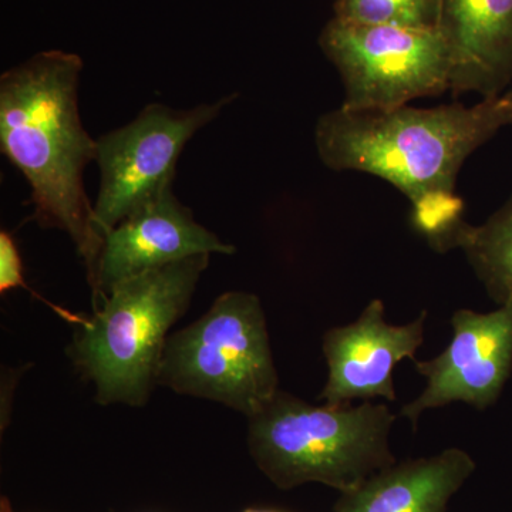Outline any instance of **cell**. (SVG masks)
Listing matches in <instances>:
<instances>
[{
	"instance_id": "1",
	"label": "cell",
	"mask_w": 512,
	"mask_h": 512,
	"mask_svg": "<svg viewBox=\"0 0 512 512\" xmlns=\"http://www.w3.org/2000/svg\"><path fill=\"white\" fill-rule=\"evenodd\" d=\"M512 126V90L476 106L338 110L319 117L315 144L333 171L376 175L412 202L413 224L439 252L463 224L454 194L458 171L474 151Z\"/></svg>"
},
{
	"instance_id": "2",
	"label": "cell",
	"mask_w": 512,
	"mask_h": 512,
	"mask_svg": "<svg viewBox=\"0 0 512 512\" xmlns=\"http://www.w3.org/2000/svg\"><path fill=\"white\" fill-rule=\"evenodd\" d=\"M82 70L79 56L50 50L3 73L0 148L28 181L32 220L72 238L90 284L104 238L94 228L83 184L84 170L97 158V140L80 119Z\"/></svg>"
},
{
	"instance_id": "3",
	"label": "cell",
	"mask_w": 512,
	"mask_h": 512,
	"mask_svg": "<svg viewBox=\"0 0 512 512\" xmlns=\"http://www.w3.org/2000/svg\"><path fill=\"white\" fill-rule=\"evenodd\" d=\"M210 261L208 254L190 256L128 279L76 326L69 356L93 384L97 403L148 402L170 330L190 308Z\"/></svg>"
},
{
	"instance_id": "4",
	"label": "cell",
	"mask_w": 512,
	"mask_h": 512,
	"mask_svg": "<svg viewBox=\"0 0 512 512\" xmlns=\"http://www.w3.org/2000/svg\"><path fill=\"white\" fill-rule=\"evenodd\" d=\"M394 420L386 404L312 406L279 390L248 417V447L259 470L282 490L320 483L345 494L393 466Z\"/></svg>"
},
{
	"instance_id": "5",
	"label": "cell",
	"mask_w": 512,
	"mask_h": 512,
	"mask_svg": "<svg viewBox=\"0 0 512 512\" xmlns=\"http://www.w3.org/2000/svg\"><path fill=\"white\" fill-rule=\"evenodd\" d=\"M158 386L224 404L251 417L279 392V377L261 301L225 292L210 309L168 336Z\"/></svg>"
},
{
	"instance_id": "6",
	"label": "cell",
	"mask_w": 512,
	"mask_h": 512,
	"mask_svg": "<svg viewBox=\"0 0 512 512\" xmlns=\"http://www.w3.org/2000/svg\"><path fill=\"white\" fill-rule=\"evenodd\" d=\"M319 43L342 77L343 109H397L450 90L451 53L439 29L333 18Z\"/></svg>"
},
{
	"instance_id": "7",
	"label": "cell",
	"mask_w": 512,
	"mask_h": 512,
	"mask_svg": "<svg viewBox=\"0 0 512 512\" xmlns=\"http://www.w3.org/2000/svg\"><path fill=\"white\" fill-rule=\"evenodd\" d=\"M237 99L229 94L190 110L148 104L136 119L97 138L101 181L93 204V225L101 237L119 222L173 188L185 144Z\"/></svg>"
},
{
	"instance_id": "8",
	"label": "cell",
	"mask_w": 512,
	"mask_h": 512,
	"mask_svg": "<svg viewBox=\"0 0 512 512\" xmlns=\"http://www.w3.org/2000/svg\"><path fill=\"white\" fill-rule=\"evenodd\" d=\"M453 339L439 356L416 362L427 380L424 392L407 404L400 416L416 430L426 410L463 402L485 410L497 402L512 372V303L497 311L460 309L451 318Z\"/></svg>"
},
{
	"instance_id": "9",
	"label": "cell",
	"mask_w": 512,
	"mask_h": 512,
	"mask_svg": "<svg viewBox=\"0 0 512 512\" xmlns=\"http://www.w3.org/2000/svg\"><path fill=\"white\" fill-rule=\"evenodd\" d=\"M202 254L232 255L235 247L198 224L168 188L107 232L89 284L94 309L128 279Z\"/></svg>"
},
{
	"instance_id": "10",
	"label": "cell",
	"mask_w": 512,
	"mask_h": 512,
	"mask_svg": "<svg viewBox=\"0 0 512 512\" xmlns=\"http://www.w3.org/2000/svg\"><path fill=\"white\" fill-rule=\"evenodd\" d=\"M384 303L375 299L356 322L328 330L323 355L328 362V382L320 399L328 406H349L382 397L396 402L393 370L403 359L414 360L424 340L427 311L403 326L389 325Z\"/></svg>"
},
{
	"instance_id": "11",
	"label": "cell",
	"mask_w": 512,
	"mask_h": 512,
	"mask_svg": "<svg viewBox=\"0 0 512 512\" xmlns=\"http://www.w3.org/2000/svg\"><path fill=\"white\" fill-rule=\"evenodd\" d=\"M450 92L494 99L512 83V0H441Z\"/></svg>"
},
{
	"instance_id": "12",
	"label": "cell",
	"mask_w": 512,
	"mask_h": 512,
	"mask_svg": "<svg viewBox=\"0 0 512 512\" xmlns=\"http://www.w3.org/2000/svg\"><path fill=\"white\" fill-rule=\"evenodd\" d=\"M474 470L473 458L460 448L393 464L342 494L335 512H446Z\"/></svg>"
},
{
	"instance_id": "13",
	"label": "cell",
	"mask_w": 512,
	"mask_h": 512,
	"mask_svg": "<svg viewBox=\"0 0 512 512\" xmlns=\"http://www.w3.org/2000/svg\"><path fill=\"white\" fill-rule=\"evenodd\" d=\"M460 248L488 296L498 306L512 303V195L483 225H460L451 249Z\"/></svg>"
},
{
	"instance_id": "14",
	"label": "cell",
	"mask_w": 512,
	"mask_h": 512,
	"mask_svg": "<svg viewBox=\"0 0 512 512\" xmlns=\"http://www.w3.org/2000/svg\"><path fill=\"white\" fill-rule=\"evenodd\" d=\"M441 0H336L335 18L363 25L439 29Z\"/></svg>"
},
{
	"instance_id": "15",
	"label": "cell",
	"mask_w": 512,
	"mask_h": 512,
	"mask_svg": "<svg viewBox=\"0 0 512 512\" xmlns=\"http://www.w3.org/2000/svg\"><path fill=\"white\" fill-rule=\"evenodd\" d=\"M15 288H25L26 291H30L23 279L22 258H20L18 245L9 232L2 231L0 232V292L5 293Z\"/></svg>"
},
{
	"instance_id": "16",
	"label": "cell",
	"mask_w": 512,
	"mask_h": 512,
	"mask_svg": "<svg viewBox=\"0 0 512 512\" xmlns=\"http://www.w3.org/2000/svg\"><path fill=\"white\" fill-rule=\"evenodd\" d=\"M244 512H275V511H265V510H245Z\"/></svg>"
}]
</instances>
